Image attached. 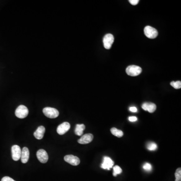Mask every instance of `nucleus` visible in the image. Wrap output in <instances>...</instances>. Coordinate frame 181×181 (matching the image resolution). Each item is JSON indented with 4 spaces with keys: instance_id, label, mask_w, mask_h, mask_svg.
<instances>
[{
    "instance_id": "obj_17",
    "label": "nucleus",
    "mask_w": 181,
    "mask_h": 181,
    "mask_svg": "<svg viewBox=\"0 0 181 181\" xmlns=\"http://www.w3.org/2000/svg\"><path fill=\"white\" fill-rule=\"evenodd\" d=\"M114 170V172H113V176L114 177H116L118 174H120L122 172V170L121 169L120 166H115L113 168Z\"/></svg>"
},
{
    "instance_id": "obj_22",
    "label": "nucleus",
    "mask_w": 181,
    "mask_h": 181,
    "mask_svg": "<svg viewBox=\"0 0 181 181\" xmlns=\"http://www.w3.org/2000/svg\"><path fill=\"white\" fill-rule=\"evenodd\" d=\"M1 181H15V180H14L13 179L9 177H4V178H2Z\"/></svg>"
},
{
    "instance_id": "obj_19",
    "label": "nucleus",
    "mask_w": 181,
    "mask_h": 181,
    "mask_svg": "<svg viewBox=\"0 0 181 181\" xmlns=\"http://www.w3.org/2000/svg\"><path fill=\"white\" fill-rule=\"evenodd\" d=\"M175 177H176V180L175 181H181V168H179L176 170V173L174 174Z\"/></svg>"
},
{
    "instance_id": "obj_23",
    "label": "nucleus",
    "mask_w": 181,
    "mask_h": 181,
    "mask_svg": "<svg viewBox=\"0 0 181 181\" xmlns=\"http://www.w3.org/2000/svg\"><path fill=\"white\" fill-rule=\"evenodd\" d=\"M129 2L131 4H132V5H136L138 3H139V0H129Z\"/></svg>"
},
{
    "instance_id": "obj_7",
    "label": "nucleus",
    "mask_w": 181,
    "mask_h": 181,
    "mask_svg": "<svg viewBox=\"0 0 181 181\" xmlns=\"http://www.w3.org/2000/svg\"><path fill=\"white\" fill-rule=\"evenodd\" d=\"M71 128V125L69 123L67 122L61 123L60 125H59L57 128V132L59 135H64L65 133H67L68 131Z\"/></svg>"
},
{
    "instance_id": "obj_2",
    "label": "nucleus",
    "mask_w": 181,
    "mask_h": 181,
    "mask_svg": "<svg viewBox=\"0 0 181 181\" xmlns=\"http://www.w3.org/2000/svg\"><path fill=\"white\" fill-rule=\"evenodd\" d=\"M127 74L130 76L135 77L139 76L142 72L141 68L137 65H129L126 69Z\"/></svg>"
},
{
    "instance_id": "obj_15",
    "label": "nucleus",
    "mask_w": 181,
    "mask_h": 181,
    "mask_svg": "<svg viewBox=\"0 0 181 181\" xmlns=\"http://www.w3.org/2000/svg\"><path fill=\"white\" fill-rule=\"evenodd\" d=\"M111 132L112 133V135L119 137V138L122 137L123 135V132L122 131L119 130L115 127H113L111 129Z\"/></svg>"
},
{
    "instance_id": "obj_6",
    "label": "nucleus",
    "mask_w": 181,
    "mask_h": 181,
    "mask_svg": "<svg viewBox=\"0 0 181 181\" xmlns=\"http://www.w3.org/2000/svg\"><path fill=\"white\" fill-rule=\"evenodd\" d=\"M21 156V149L17 145H14L12 147V157L15 161L20 160Z\"/></svg>"
},
{
    "instance_id": "obj_25",
    "label": "nucleus",
    "mask_w": 181,
    "mask_h": 181,
    "mask_svg": "<svg viewBox=\"0 0 181 181\" xmlns=\"http://www.w3.org/2000/svg\"><path fill=\"white\" fill-rule=\"evenodd\" d=\"M129 110L132 112H136L137 111V108L135 107H131L129 108Z\"/></svg>"
},
{
    "instance_id": "obj_13",
    "label": "nucleus",
    "mask_w": 181,
    "mask_h": 181,
    "mask_svg": "<svg viewBox=\"0 0 181 181\" xmlns=\"http://www.w3.org/2000/svg\"><path fill=\"white\" fill-rule=\"evenodd\" d=\"M45 132V128L43 126H40L38 127L34 133V137L40 140L43 139L44 136V133Z\"/></svg>"
},
{
    "instance_id": "obj_8",
    "label": "nucleus",
    "mask_w": 181,
    "mask_h": 181,
    "mask_svg": "<svg viewBox=\"0 0 181 181\" xmlns=\"http://www.w3.org/2000/svg\"><path fill=\"white\" fill-rule=\"evenodd\" d=\"M36 156L40 162L45 164L48 161V156L47 152L44 149H39L37 152Z\"/></svg>"
},
{
    "instance_id": "obj_14",
    "label": "nucleus",
    "mask_w": 181,
    "mask_h": 181,
    "mask_svg": "<svg viewBox=\"0 0 181 181\" xmlns=\"http://www.w3.org/2000/svg\"><path fill=\"white\" fill-rule=\"evenodd\" d=\"M85 125L84 124H77L75 130V133L77 135L82 136L83 135L84 130L85 129Z\"/></svg>"
},
{
    "instance_id": "obj_12",
    "label": "nucleus",
    "mask_w": 181,
    "mask_h": 181,
    "mask_svg": "<svg viewBox=\"0 0 181 181\" xmlns=\"http://www.w3.org/2000/svg\"><path fill=\"white\" fill-rule=\"evenodd\" d=\"M30 152L28 148L24 147L23 148L22 151L21 152V162L23 164H26L29 158Z\"/></svg>"
},
{
    "instance_id": "obj_16",
    "label": "nucleus",
    "mask_w": 181,
    "mask_h": 181,
    "mask_svg": "<svg viewBox=\"0 0 181 181\" xmlns=\"http://www.w3.org/2000/svg\"><path fill=\"white\" fill-rule=\"evenodd\" d=\"M157 109V106L153 103H147V111L149 113H153Z\"/></svg>"
},
{
    "instance_id": "obj_11",
    "label": "nucleus",
    "mask_w": 181,
    "mask_h": 181,
    "mask_svg": "<svg viewBox=\"0 0 181 181\" xmlns=\"http://www.w3.org/2000/svg\"><path fill=\"white\" fill-rule=\"evenodd\" d=\"M114 161L110 157H105L103 160V162L101 165V168L103 169H107L110 170L114 165Z\"/></svg>"
},
{
    "instance_id": "obj_9",
    "label": "nucleus",
    "mask_w": 181,
    "mask_h": 181,
    "mask_svg": "<svg viewBox=\"0 0 181 181\" xmlns=\"http://www.w3.org/2000/svg\"><path fill=\"white\" fill-rule=\"evenodd\" d=\"M64 160L66 162L74 166L79 165L80 163V160L79 157L73 155L65 156L64 157Z\"/></svg>"
},
{
    "instance_id": "obj_4",
    "label": "nucleus",
    "mask_w": 181,
    "mask_h": 181,
    "mask_svg": "<svg viewBox=\"0 0 181 181\" xmlns=\"http://www.w3.org/2000/svg\"><path fill=\"white\" fill-rule=\"evenodd\" d=\"M144 32L145 34V36L147 38L150 39L156 38L158 35V32L157 30L155 28L150 26H147L145 27L144 29Z\"/></svg>"
},
{
    "instance_id": "obj_1",
    "label": "nucleus",
    "mask_w": 181,
    "mask_h": 181,
    "mask_svg": "<svg viewBox=\"0 0 181 181\" xmlns=\"http://www.w3.org/2000/svg\"><path fill=\"white\" fill-rule=\"evenodd\" d=\"M43 113L45 116L49 118H55L59 115V111L51 107H45L43 109Z\"/></svg>"
},
{
    "instance_id": "obj_10",
    "label": "nucleus",
    "mask_w": 181,
    "mask_h": 181,
    "mask_svg": "<svg viewBox=\"0 0 181 181\" xmlns=\"http://www.w3.org/2000/svg\"><path fill=\"white\" fill-rule=\"evenodd\" d=\"M94 139L93 135L90 133H88L82 136L79 140L77 142L79 143L82 144H86L90 143Z\"/></svg>"
},
{
    "instance_id": "obj_24",
    "label": "nucleus",
    "mask_w": 181,
    "mask_h": 181,
    "mask_svg": "<svg viewBox=\"0 0 181 181\" xmlns=\"http://www.w3.org/2000/svg\"><path fill=\"white\" fill-rule=\"evenodd\" d=\"M137 117H135V116H131V117H129V120L131 122H135V121H137Z\"/></svg>"
},
{
    "instance_id": "obj_3",
    "label": "nucleus",
    "mask_w": 181,
    "mask_h": 181,
    "mask_svg": "<svg viewBox=\"0 0 181 181\" xmlns=\"http://www.w3.org/2000/svg\"><path fill=\"white\" fill-rule=\"evenodd\" d=\"M29 111L28 108L24 105H20L18 107L15 111L16 117L20 119L25 118L28 116Z\"/></svg>"
},
{
    "instance_id": "obj_20",
    "label": "nucleus",
    "mask_w": 181,
    "mask_h": 181,
    "mask_svg": "<svg viewBox=\"0 0 181 181\" xmlns=\"http://www.w3.org/2000/svg\"><path fill=\"white\" fill-rule=\"evenodd\" d=\"M170 85L176 89H179L181 88V81L172 82L170 83Z\"/></svg>"
},
{
    "instance_id": "obj_21",
    "label": "nucleus",
    "mask_w": 181,
    "mask_h": 181,
    "mask_svg": "<svg viewBox=\"0 0 181 181\" xmlns=\"http://www.w3.org/2000/svg\"><path fill=\"white\" fill-rule=\"evenodd\" d=\"M143 169L144 170H146L147 172H150L152 170V166L151 164L149 163H145L143 166Z\"/></svg>"
},
{
    "instance_id": "obj_5",
    "label": "nucleus",
    "mask_w": 181,
    "mask_h": 181,
    "mask_svg": "<svg viewBox=\"0 0 181 181\" xmlns=\"http://www.w3.org/2000/svg\"><path fill=\"white\" fill-rule=\"evenodd\" d=\"M114 38L111 34H107L105 35L103 38V44L106 49H109L111 48L112 44L114 42Z\"/></svg>"
},
{
    "instance_id": "obj_18",
    "label": "nucleus",
    "mask_w": 181,
    "mask_h": 181,
    "mask_svg": "<svg viewBox=\"0 0 181 181\" xmlns=\"http://www.w3.org/2000/svg\"><path fill=\"white\" fill-rule=\"evenodd\" d=\"M147 148L149 151H156L157 148V145L156 144V143H148L147 145Z\"/></svg>"
}]
</instances>
